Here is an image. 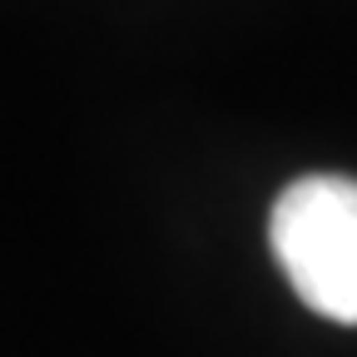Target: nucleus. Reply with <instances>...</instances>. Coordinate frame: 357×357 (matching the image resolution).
Returning a JSON list of instances; mask_svg holds the SVG:
<instances>
[{"mask_svg": "<svg viewBox=\"0 0 357 357\" xmlns=\"http://www.w3.org/2000/svg\"><path fill=\"white\" fill-rule=\"evenodd\" d=\"M268 243L318 318L357 328V178L307 174L288 184L268 213Z\"/></svg>", "mask_w": 357, "mask_h": 357, "instance_id": "1", "label": "nucleus"}]
</instances>
